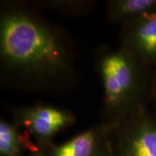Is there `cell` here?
Returning <instances> with one entry per match:
<instances>
[{
    "instance_id": "obj_1",
    "label": "cell",
    "mask_w": 156,
    "mask_h": 156,
    "mask_svg": "<svg viewBox=\"0 0 156 156\" xmlns=\"http://www.w3.org/2000/svg\"><path fill=\"white\" fill-rule=\"evenodd\" d=\"M0 69L1 83L17 90L62 93L77 80L66 30L20 2L1 4Z\"/></svg>"
},
{
    "instance_id": "obj_2",
    "label": "cell",
    "mask_w": 156,
    "mask_h": 156,
    "mask_svg": "<svg viewBox=\"0 0 156 156\" xmlns=\"http://www.w3.org/2000/svg\"><path fill=\"white\" fill-rule=\"evenodd\" d=\"M95 58L103 88L101 122L110 128L147 104L152 69L121 46H100Z\"/></svg>"
},
{
    "instance_id": "obj_3",
    "label": "cell",
    "mask_w": 156,
    "mask_h": 156,
    "mask_svg": "<svg viewBox=\"0 0 156 156\" xmlns=\"http://www.w3.org/2000/svg\"><path fill=\"white\" fill-rule=\"evenodd\" d=\"M111 156H156V116L147 104L109 128Z\"/></svg>"
},
{
    "instance_id": "obj_4",
    "label": "cell",
    "mask_w": 156,
    "mask_h": 156,
    "mask_svg": "<svg viewBox=\"0 0 156 156\" xmlns=\"http://www.w3.org/2000/svg\"><path fill=\"white\" fill-rule=\"evenodd\" d=\"M12 114L13 121L24 134L33 138L40 149L51 144L57 133L76 122L69 110L45 104L13 108Z\"/></svg>"
},
{
    "instance_id": "obj_5",
    "label": "cell",
    "mask_w": 156,
    "mask_h": 156,
    "mask_svg": "<svg viewBox=\"0 0 156 156\" xmlns=\"http://www.w3.org/2000/svg\"><path fill=\"white\" fill-rule=\"evenodd\" d=\"M121 47L147 67L156 66V8L122 25Z\"/></svg>"
},
{
    "instance_id": "obj_6",
    "label": "cell",
    "mask_w": 156,
    "mask_h": 156,
    "mask_svg": "<svg viewBox=\"0 0 156 156\" xmlns=\"http://www.w3.org/2000/svg\"><path fill=\"white\" fill-rule=\"evenodd\" d=\"M45 156H111L109 128L98 123L60 145L41 148Z\"/></svg>"
},
{
    "instance_id": "obj_7",
    "label": "cell",
    "mask_w": 156,
    "mask_h": 156,
    "mask_svg": "<svg viewBox=\"0 0 156 156\" xmlns=\"http://www.w3.org/2000/svg\"><path fill=\"white\" fill-rule=\"evenodd\" d=\"M40 150L28 135L24 134L13 120H0V156H28Z\"/></svg>"
},
{
    "instance_id": "obj_8",
    "label": "cell",
    "mask_w": 156,
    "mask_h": 156,
    "mask_svg": "<svg viewBox=\"0 0 156 156\" xmlns=\"http://www.w3.org/2000/svg\"><path fill=\"white\" fill-rule=\"evenodd\" d=\"M156 8V0H109L106 4L108 21L123 25Z\"/></svg>"
},
{
    "instance_id": "obj_9",
    "label": "cell",
    "mask_w": 156,
    "mask_h": 156,
    "mask_svg": "<svg viewBox=\"0 0 156 156\" xmlns=\"http://www.w3.org/2000/svg\"><path fill=\"white\" fill-rule=\"evenodd\" d=\"M37 8H47L66 16H80L91 11L96 5L95 1L86 0H50L32 4Z\"/></svg>"
},
{
    "instance_id": "obj_10",
    "label": "cell",
    "mask_w": 156,
    "mask_h": 156,
    "mask_svg": "<svg viewBox=\"0 0 156 156\" xmlns=\"http://www.w3.org/2000/svg\"><path fill=\"white\" fill-rule=\"evenodd\" d=\"M148 101L151 103V109L156 116V66L152 69Z\"/></svg>"
},
{
    "instance_id": "obj_11",
    "label": "cell",
    "mask_w": 156,
    "mask_h": 156,
    "mask_svg": "<svg viewBox=\"0 0 156 156\" xmlns=\"http://www.w3.org/2000/svg\"><path fill=\"white\" fill-rule=\"evenodd\" d=\"M28 156H45L44 154L41 150L37 151L36 153H32V154H29Z\"/></svg>"
}]
</instances>
